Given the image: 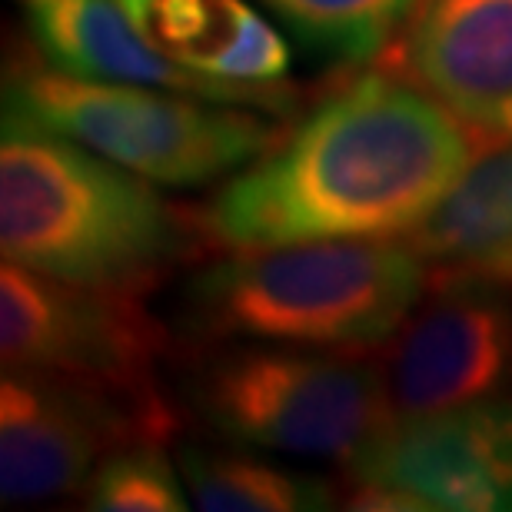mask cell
Segmentation results:
<instances>
[{
    "mask_svg": "<svg viewBox=\"0 0 512 512\" xmlns=\"http://www.w3.org/2000/svg\"><path fill=\"white\" fill-rule=\"evenodd\" d=\"M343 469L353 509L512 512V396L393 419Z\"/></svg>",
    "mask_w": 512,
    "mask_h": 512,
    "instance_id": "6",
    "label": "cell"
},
{
    "mask_svg": "<svg viewBox=\"0 0 512 512\" xmlns=\"http://www.w3.org/2000/svg\"><path fill=\"white\" fill-rule=\"evenodd\" d=\"M303 44L366 64L403 34L419 0H260Z\"/></svg>",
    "mask_w": 512,
    "mask_h": 512,
    "instance_id": "15",
    "label": "cell"
},
{
    "mask_svg": "<svg viewBox=\"0 0 512 512\" xmlns=\"http://www.w3.org/2000/svg\"><path fill=\"white\" fill-rule=\"evenodd\" d=\"M409 74L479 140H512V0H419Z\"/></svg>",
    "mask_w": 512,
    "mask_h": 512,
    "instance_id": "11",
    "label": "cell"
},
{
    "mask_svg": "<svg viewBox=\"0 0 512 512\" xmlns=\"http://www.w3.org/2000/svg\"><path fill=\"white\" fill-rule=\"evenodd\" d=\"M463 127L419 84L353 80L223 183L203 233L223 250L409 237L473 167Z\"/></svg>",
    "mask_w": 512,
    "mask_h": 512,
    "instance_id": "1",
    "label": "cell"
},
{
    "mask_svg": "<svg viewBox=\"0 0 512 512\" xmlns=\"http://www.w3.org/2000/svg\"><path fill=\"white\" fill-rule=\"evenodd\" d=\"M380 373L389 423L509 396L512 293L476 276L439 273L419 313L393 336Z\"/></svg>",
    "mask_w": 512,
    "mask_h": 512,
    "instance_id": "9",
    "label": "cell"
},
{
    "mask_svg": "<svg viewBox=\"0 0 512 512\" xmlns=\"http://www.w3.org/2000/svg\"><path fill=\"white\" fill-rule=\"evenodd\" d=\"M160 54L233 84H283L290 47L247 0H120Z\"/></svg>",
    "mask_w": 512,
    "mask_h": 512,
    "instance_id": "12",
    "label": "cell"
},
{
    "mask_svg": "<svg viewBox=\"0 0 512 512\" xmlns=\"http://www.w3.org/2000/svg\"><path fill=\"white\" fill-rule=\"evenodd\" d=\"M24 7L37 50L70 77L157 87L266 114H283L296 100V90L283 84H233L177 64L140 34L120 0H24Z\"/></svg>",
    "mask_w": 512,
    "mask_h": 512,
    "instance_id": "10",
    "label": "cell"
},
{
    "mask_svg": "<svg viewBox=\"0 0 512 512\" xmlns=\"http://www.w3.org/2000/svg\"><path fill=\"white\" fill-rule=\"evenodd\" d=\"M190 506L180 463H173L163 436L117 446L87 483V509L97 512H183Z\"/></svg>",
    "mask_w": 512,
    "mask_h": 512,
    "instance_id": "16",
    "label": "cell"
},
{
    "mask_svg": "<svg viewBox=\"0 0 512 512\" xmlns=\"http://www.w3.org/2000/svg\"><path fill=\"white\" fill-rule=\"evenodd\" d=\"M429 286L413 240H313L233 250L190 276L180 323L210 343L366 353L403 330Z\"/></svg>",
    "mask_w": 512,
    "mask_h": 512,
    "instance_id": "2",
    "label": "cell"
},
{
    "mask_svg": "<svg viewBox=\"0 0 512 512\" xmlns=\"http://www.w3.org/2000/svg\"><path fill=\"white\" fill-rule=\"evenodd\" d=\"M157 326L127 290H97L4 260L0 356L4 370L157 396L150 386Z\"/></svg>",
    "mask_w": 512,
    "mask_h": 512,
    "instance_id": "8",
    "label": "cell"
},
{
    "mask_svg": "<svg viewBox=\"0 0 512 512\" xmlns=\"http://www.w3.org/2000/svg\"><path fill=\"white\" fill-rule=\"evenodd\" d=\"M177 463L190 503L203 512H323L340 499L330 479L273 463L247 446L183 443Z\"/></svg>",
    "mask_w": 512,
    "mask_h": 512,
    "instance_id": "14",
    "label": "cell"
},
{
    "mask_svg": "<svg viewBox=\"0 0 512 512\" xmlns=\"http://www.w3.org/2000/svg\"><path fill=\"white\" fill-rule=\"evenodd\" d=\"M266 110L217 104L157 87L14 67L4 117L84 143L157 187H203L233 177L280 140Z\"/></svg>",
    "mask_w": 512,
    "mask_h": 512,
    "instance_id": "4",
    "label": "cell"
},
{
    "mask_svg": "<svg viewBox=\"0 0 512 512\" xmlns=\"http://www.w3.org/2000/svg\"><path fill=\"white\" fill-rule=\"evenodd\" d=\"M190 409L230 446L346 463L389 423L383 373L353 353L233 343L193 363Z\"/></svg>",
    "mask_w": 512,
    "mask_h": 512,
    "instance_id": "5",
    "label": "cell"
},
{
    "mask_svg": "<svg viewBox=\"0 0 512 512\" xmlns=\"http://www.w3.org/2000/svg\"><path fill=\"white\" fill-rule=\"evenodd\" d=\"M190 247L157 193L84 143L4 117L0 250L54 280L137 293Z\"/></svg>",
    "mask_w": 512,
    "mask_h": 512,
    "instance_id": "3",
    "label": "cell"
},
{
    "mask_svg": "<svg viewBox=\"0 0 512 512\" xmlns=\"http://www.w3.org/2000/svg\"><path fill=\"white\" fill-rule=\"evenodd\" d=\"M140 436H170V413L157 396L4 370L0 496L14 506L80 493L107 453Z\"/></svg>",
    "mask_w": 512,
    "mask_h": 512,
    "instance_id": "7",
    "label": "cell"
},
{
    "mask_svg": "<svg viewBox=\"0 0 512 512\" xmlns=\"http://www.w3.org/2000/svg\"><path fill=\"white\" fill-rule=\"evenodd\" d=\"M409 240L439 273L476 276L512 293V140L476 157Z\"/></svg>",
    "mask_w": 512,
    "mask_h": 512,
    "instance_id": "13",
    "label": "cell"
}]
</instances>
